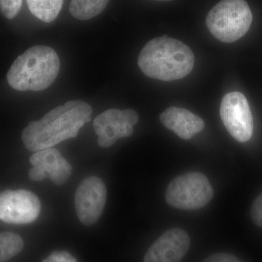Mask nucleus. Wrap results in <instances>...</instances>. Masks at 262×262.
<instances>
[{
  "label": "nucleus",
  "mask_w": 262,
  "mask_h": 262,
  "mask_svg": "<svg viewBox=\"0 0 262 262\" xmlns=\"http://www.w3.org/2000/svg\"><path fill=\"white\" fill-rule=\"evenodd\" d=\"M156 1L169 2V1H173V0H156Z\"/></svg>",
  "instance_id": "obj_21"
},
{
  "label": "nucleus",
  "mask_w": 262,
  "mask_h": 262,
  "mask_svg": "<svg viewBox=\"0 0 262 262\" xmlns=\"http://www.w3.org/2000/svg\"><path fill=\"white\" fill-rule=\"evenodd\" d=\"M32 166L39 167L56 185L64 184L72 173V167L54 148L36 151L31 156Z\"/></svg>",
  "instance_id": "obj_12"
},
{
  "label": "nucleus",
  "mask_w": 262,
  "mask_h": 262,
  "mask_svg": "<svg viewBox=\"0 0 262 262\" xmlns=\"http://www.w3.org/2000/svg\"><path fill=\"white\" fill-rule=\"evenodd\" d=\"M252 20V13L246 0H222L210 10L206 26L213 37L230 43L244 37Z\"/></svg>",
  "instance_id": "obj_4"
},
{
  "label": "nucleus",
  "mask_w": 262,
  "mask_h": 262,
  "mask_svg": "<svg viewBox=\"0 0 262 262\" xmlns=\"http://www.w3.org/2000/svg\"><path fill=\"white\" fill-rule=\"evenodd\" d=\"M250 215L254 225L262 228V193L253 202Z\"/></svg>",
  "instance_id": "obj_17"
},
{
  "label": "nucleus",
  "mask_w": 262,
  "mask_h": 262,
  "mask_svg": "<svg viewBox=\"0 0 262 262\" xmlns=\"http://www.w3.org/2000/svg\"><path fill=\"white\" fill-rule=\"evenodd\" d=\"M23 239L18 234L2 232L0 234V261L5 262L18 255L23 250Z\"/></svg>",
  "instance_id": "obj_15"
},
{
  "label": "nucleus",
  "mask_w": 262,
  "mask_h": 262,
  "mask_svg": "<svg viewBox=\"0 0 262 262\" xmlns=\"http://www.w3.org/2000/svg\"><path fill=\"white\" fill-rule=\"evenodd\" d=\"M22 1L23 0H0L2 13L7 18H14L21 8Z\"/></svg>",
  "instance_id": "obj_16"
},
{
  "label": "nucleus",
  "mask_w": 262,
  "mask_h": 262,
  "mask_svg": "<svg viewBox=\"0 0 262 262\" xmlns=\"http://www.w3.org/2000/svg\"><path fill=\"white\" fill-rule=\"evenodd\" d=\"M59 70V57L53 48L33 46L13 62L7 80L16 91H41L53 83Z\"/></svg>",
  "instance_id": "obj_3"
},
{
  "label": "nucleus",
  "mask_w": 262,
  "mask_h": 262,
  "mask_svg": "<svg viewBox=\"0 0 262 262\" xmlns=\"http://www.w3.org/2000/svg\"><path fill=\"white\" fill-rule=\"evenodd\" d=\"M92 112L89 103L81 100H72L57 106L24 128L21 134L24 146L36 152L75 138L81 127L91 121Z\"/></svg>",
  "instance_id": "obj_1"
},
{
  "label": "nucleus",
  "mask_w": 262,
  "mask_h": 262,
  "mask_svg": "<svg viewBox=\"0 0 262 262\" xmlns=\"http://www.w3.org/2000/svg\"><path fill=\"white\" fill-rule=\"evenodd\" d=\"M190 246V238L182 229L166 231L146 253L144 262H180Z\"/></svg>",
  "instance_id": "obj_10"
},
{
  "label": "nucleus",
  "mask_w": 262,
  "mask_h": 262,
  "mask_svg": "<svg viewBox=\"0 0 262 262\" xmlns=\"http://www.w3.org/2000/svg\"><path fill=\"white\" fill-rule=\"evenodd\" d=\"M162 124L179 137L189 140L203 130L205 122L198 115L185 108L171 106L160 115Z\"/></svg>",
  "instance_id": "obj_11"
},
{
  "label": "nucleus",
  "mask_w": 262,
  "mask_h": 262,
  "mask_svg": "<svg viewBox=\"0 0 262 262\" xmlns=\"http://www.w3.org/2000/svg\"><path fill=\"white\" fill-rule=\"evenodd\" d=\"M107 190L101 179L90 177L84 179L75 192V206L79 220L83 225L96 223L106 205Z\"/></svg>",
  "instance_id": "obj_9"
},
{
  "label": "nucleus",
  "mask_w": 262,
  "mask_h": 262,
  "mask_svg": "<svg viewBox=\"0 0 262 262\" xmlns=\"http://www.w3.org/2000/svg\"><path fill=\"white\" fill-rule=\"evenodd\" d=\"M138 65L141 72L151 78L177 80L192 72L194 56L187 45L163 36L146 43L139 54Z\"/></svg>",
  "instance_id": "obj_2"
},
{
  "label": "nucleus",
  "mask_w": 262,
  "mask_h": 262,
  "mask_svg": "<svg viewBox=\"0 0 262 262\" xmlns=\"http://www.w3.org/2000/svg\"><path fill=\"white\" fill-rule=\"evenodd\" d=\"M203 262H243L234 255L227 253H217L207 257Z\"/></svg>",
  "instance_id": "obj_19"
},
{
  "label": "nucleus",
  "mask_w": 262,
  "mask_h": 262,
  "mask_svg": "<svg viewBox=\"0 0 262 262\" xmlns=\"http://www.w3.org/2000/svg\"><path fill=\"white\" fill-rule=\"evenodd\" d=\"M213 189L204 174L192 172L179 176L169 184L165 200L177 209L193 211L206 206L213 196Z\"/></svg>",
  "instance_id": "obj_5"
},
{
  "label": "nucleus",
  "mask_w": 262,
  "mask_h": 262,
  "mask_svg": "<svg viewBox=\"0 0 262 262\" xmlns=\"http://www.w3.org/2000/svg\"><path fill=\"white\" fill-rule=\"evenodd\" d=\"M108 2L110 0H72L70 12L79 20H89L102 13Z\"/></svg>",
  "instance_id": "obj_13"
},
{
  "label": "nucleus",
  "mask_w": 262,
  "mask_h": 262,
  "mask_svg": "<svg viewBox=\"0 0 262 262\" xmlns=\"http://www.w3.org/2000/svg\"><path fill=\"white\" fill-rule=\"evenodd\" d=\"M27 3L34 16L46 23H51L59 14L63 0H27Z\"/></svg>",
  "instance_id": "obj_14"
},
{
  "label": "nucleus",
  "mask_w": 262,
  "mask_h": 262,
  "mask_svg": "<svg viewBox=\"0 0 262 262\" xmlns=\"http://www.w3.org/2000/svg\"><path fill=\"white\" fill-rule=\"evenodd\" d=\"M138 121L139 115L131 108H110L100 114L94 122L98 145L102 148L110 147L118 139L129 137L134 133V126Z\"/></svg>",
  "instance_id": "obj_7"
},
{
  "label": "nucleus",
  "mask_w": 262,
  "mask_h": 262,
  "mask_svg": "<svg viewBox=\"0 0 262 262\" xmlns=\"http://www.w3.org/2000/svg\"><path fill=\"white\" fill-rule=\"evenodd\" d=\"M42 262H78L71 253L67 251H54Z\"/></svg>",
  "instance_id": "obj_18"
},
{
  "label": "nucleus",
  "mask_w": 262,
  "mask_h": 262,
  "mask_svg": "<svg viewBox=\"0 0 262 262\" xmlns=\"http://www.w3.org/2000/svg\"><path fill=\"white\" fill-rule=\"evenodd\" d=\"M46 177H48V173L38 166H33L29 171V178L34 182H41Z\"/></svg>",
  "instance_id": "obj_20"
},
{
  "label": "nucleus",
  "mask_w": 262,
  "mask_h": 262,
  "mask_svg": "<svg viewBox=\"0 0 262 262\" xmlns=\"http://www.w3.org/2000/svg\"><path fill=\"white\" fill-rule=\"evenodd\" d=\"M220 115L226 128L235 140L244 143L252 137V113L244 94L232 92L226 95L221 103Z\"/></svg>",
  "instance_id": "obj_6"
},
{
  "label": "nucleus",
  "mask_w": 262,
  "mask_h": 262,
  "mask_svg": "<svg viewBox=\"0 0 262 262\" xmlns=\"http://www.w3.org/2000/svg\"><path fill=\"white\" fill-rule=\"evenodd\" d=\"M40 210L39 198L28 190H5L0 195V219L5 223H32L39 216Z\"/></svg>",
  "instance_id": "obj_8"
}]
</instances>
